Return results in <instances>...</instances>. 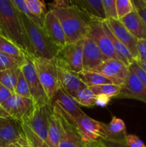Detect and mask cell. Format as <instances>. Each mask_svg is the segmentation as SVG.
<instances>
[{
	"label": "cell",
	"instance_id": "6da1fadb",
	"mask_svg": "<svg viewBox=\"0 0 146 147\" xmlns=\"http://www.w3.org/2000/svg\"><path fill=\"white\" fill-rule=\"evenodd\" d=\"M0 35L15 44L30 58L36 57L20 12L11 0H0Z\"/></svg>",
	"mask_w": 146,
	"mask_h": 147
},
{
	"label": "cell",
	"instance_id": "7a4b0ae2",
	"mask_svg": "<svg viewBox=\"0 0 146 147\" xmlns=\"http://www.w3.org/2000/svg\"><path fill=\"white\" fill-rule=\"evenodd\" d=\"M62 24L67 43H74L87 36L90 20L76 6L70 4L52 8Z\"/></svg>",
	"mask_w": 146,
	"mask_h": 147
},
{
	"label": "cell",
	"instance_id": "3957f363",
	"mask_svg": "<svg viewBox=\"0 0 146 147\" xmlns=\"http://www.w3.org/2000/svg\"><path fill=\"white\" fill-rule=\"evenodd\" d=\"M20 14L36 57L49 60L56 58L58 56L60 49L50 38L44 27L34 23L21 12Z\"/></svg>",
	"mask_w": 146,
	"mask_h": 147
},
{
	"label": "cell",
	"instance_id": "277c9868",
	"mask_svg": "<svg viewBox=\"0 0 146 147\" xmlns=\"http://www.w3.org/2000/svg\"><path fill=\"white\" fill-rule=\"evenodd\" d=\"M50 109V104L37 107L29 119L21 122L24 135L31 147H49L47 132Z\"/></svg>",
	"mask_w": 146,
	"mask_h": 147
},
{
	"label": "cell",
	"instance_id": "5b68a950",
	"mask_svg": "<svg viewBox=\"0 0 146 147\" xmlns=\"http://www.w3.org/2000/svg\"><path fill=\"white\" fill-rule=\"evenodd\" d=\"M52 111L58 121L60 132L59 147H85L72 118L56 102H50Z\"/></svg>",
	"mask_w": 146,
	"mask_h": 147
},
{
	"label": "cell",
	"instance_id": "8992f818",
	"mask_svg": "<svg viewBox=\"0 0 146 147\" xmlns=\"http://www.w3.org/2000/svg\"><path fill=\"white\" fill-rule=\"evenodd\" d=\"M31 60L35 67L39 80L50 102L61 88L56 58L49 60L34 57Z\"/></svg>",
	"mask_w": 146,
	"mask_h": 147
},
{
	"label": "cell",
	"instance_id": "52a82bcc",
	"mask_svg": "<svg viewBox=\"0 0 146 147\" xmlns=\"http://www.w3.org/2000/svg\"><path fill=\"white\" fill-rule=\"evenodd\" d=\"M0 147H31L21 121L12 118L0 119Z\"/></svg>",
	"mask_w": 146,
	"mask_h": 147
},
{
	"label": "cell",
	"instance_id": "ba28073f",
	"mask_svg": "<svg viewBox=\"0 0 146 147\" xmlns=\"http://www.w3.org/2000/svg\"><path fill=\"white\" fill-rule=\"evenodd\" d=\"M84 38L74 43H67L60 50L58 56L56 57L57 64L77 74L83 71Z\"/></svg>",
	"mask_w": 146,
	"mask_h": 147
},
{
	"label": "cell",
	"instance_id": "9c48e42d",
	"mask_svg": "<svg viewBox=\"0 0 146 147\" xmlns=\"http://www.w3.org/2000/svg\"><path fill=\"white\" fill-rule=\"evenodd\" d=\"M20 69L25 78L31 93V98L34 100L36 106L40 107L50 104V100L39 80L35 67L29 57H26Z\"/></svg>",
	"mask_w": 146,
	"mask_h": 147
},
{
	"label": "cell",
	"instance_id": "30bf717a",
	"mask_svg": "<svg viewBox=\"0 0 146 147\" xmlns=\"http://www.w3.org/2000/svg\"><path fill=\"white\" fill-rule=\"evenodd\" d=\"M1 106L10 118L21 122L29 119L37 108L31 98L21 97L14 93Z\"/></svg>",
	"mask_w": 146,
	"mask_h": 147
},
{
	"label": "cell",
	"instance_id": "8fae6325",
	"mask_svg": "<svg viewBox=\"0 0 146 147\" xmlns=\"http://www.w3.org/2000/svg\"><path fill=\"white\" fill-rule=\"evenodd\" d=\"M90 71L102 75L112 83L121 87L127 80L130 69L121 60L109 59Z\"/></svg>",
	"mask_w": 146,
	"mask_h": 147
},
{
	"label": "cell",
	"instance_id": "7c38bea8",
	"mask_svg": "<svg viewBox=\"0 0 146 147\" xmlns=\"http://www.w3.org/2000/svg\"><path fill=\"white\" fill-rule=\"evenodd\" d=\"M102 22L99 20H90L87 36L97 45L102 53L104 60L109 59L119 60L111 40L103 29Z\"/></svg>",
	"mask_w": 146,
	"mask_h": 147
},
{
	"label": "cell",
	"instance_id": "4fadbf2b",
	"mask_svg": "<svg viewBox=\"0 0 146 147\" xmlns=\"http://www.w3.org/2000/svg\"><path fill=\"white\" fill-rule=\"evenodd\" d=\"M73 120L80 136L85 143L97 142L107 138L104 123L97 121L86 114L73 119Z\"/></svg>",
	"mask_w": 146,
	"mask_h": 147
},
{
	"label": "cell",
	"instance_id": "5bb4252c",
	"mask_svg": "<svg viewBox=\"0 0 146 147\" xmlns=\"http://www.w3.org/2000/svg\"><path fill=\"white\" fill-rule=\"evenodd\" d=\"M129 69L130 71L127 80L120 87V93L115 98L135 99L146 103V88L133 70L130 67Z\"/></svg>",
	"mask_w": 146,
	"mask_h": 147
},
{
	"label": "cell",
	"instance_id": "9a60e30c",
	"mask_svg": "<svg viewBox=\"0 0 146 147\" xmlns=\"http://www.w3.org/2000/svg\"><path fill=\"white\" fill-rule=\"evenodd\" d=\"M105 21L116 38L120 40L128 49L134 60H138V54H137V50L138 40L128 31V30L125 27L124 24L121 22L120 20L110 19V20H106Z\"/></svg>",
	"mask_w": 146,
	"mask_h": 147
},
{
	"label": "cell",
	"instance_id": "2e32d148",
	"mask_svg": "<svg viewBox=\"0 0 146 147\" xmlns=\"http://www.w3.org/2000/svg\"><path fill=\"white\" fill-rule=\"evenodd\" d=\"M44 27L50 38L60 50L67 44L61 23L52 9L47 11L44 16Z\"/></svg>",
	"mask_w": 146,
	"mask_h": 147
},
{
	"label": "cell",
	"instance_id": "e0dca14e",
	"mask_svg": "<svg viewBox=\"0 0 146 147\" xmlns=\"http://www.w3.org/2000/svg\"><path fill=\"white\" fill-rule=\"evenodd\" d=\"M59 72V79L60 88L63 89L66 93L72 97L79 90L85 88L87 86L79 78L77 73H74L57 64Z\"/></svg>",
	"mask_w": 146,
	"mask_h": 147
},
{
	"label": "cell",
	"instance_id": "ac0fdd59",
	"mask_svg": "<svg viewBox=\"0 0 146 147\" xmlns=\"http://www.w3.org/2000/svg\"><path fill=\"white\" fill-rule=\"evenodd\" d=\"M104 61L102 53L97 45L87 36L84 38L83 48V70H93Z\"/></svg>",
	"mask_w": 146,
	"mask_h": 147
},
{
	"label": "cell",
	"instance_id": "d6986e66",
	"mask_svg": "<svg viewBox=\"0 0 146 147\" xmlns=\"http://www.w3.org/2000/svg\"><path fill=\"white\" fill-rule=\"evenodd\" d=\"M71 4L80 9L90 20H107L102 0H71Z\"/></svg>",
	"mask_w": 146,
	"mask_h": 147
},
{
	"label": "cell",
	"instance_id": "ffe728a7",
	"mask_svg": "<svg viewBox=\"0 0 146 147\" xmlns=\"http://www.w3.org/2000/svg\"><path fill=\"white\" fill-rule=\"evenodd\" d=\"M50 102H56L58 103L64 109V111L67 112L73 119L85 115L84 112H83L79 107L74 99L62 88L57 92Z\"/></svg>",
	"mask_w": 146,
	"mask_h": 147
},
{
	"label": "cell",
	"instance_id": "44dd1931",
	"mask_svg": "<svg viewBox=\"0 0 146 147\" xmlns=\"http://www.w3.org/2000/svg\"><path fill=\"white\" fill-rule=\"evenodd\" d=\"M120 20L137 40H146V27L141 17L135 8L133 11Z\"/></svg>",
	"mask_w": 146,
	"mask_h": 147
},
{
	"label": "cell",
	"instance_id": "7402d4cb",
	"mask_svg": "<svg viewBox=\"0 0 146 147\" xmlns=\"http://www.w3.org/2000/svg\"><path fill=\"white\" fill-rule=\"evenodd\" d=\"M102 27L104 32H105V33L108 36L110 40H111L112 43H113V47H114L115 51L119 60H121L126 65L129 67L135 61V60L133 56H132V55L130 54L128 49L120 40H118L116 38V37L114 35L113 32L110 30V27L107 25L105 20L102 22Z\"/></svg>",
	"mask_w": 146,
	"mask_h": 147
},
{
	"label": "cell",
	"instance_id": "603a6c76",
	"mask_svg": "<svg viewBox=\"0 0 146 147\" xmlns=\"http://www.w3.org/2000/svg\"><path fill=\"white\" fill-rule=\"evenodd\" d=\"M107 139L113 140H122L125 139L126 127L125 122L121 119L113 116L111 121L106 124L104 123Z\"/></svg>",
	"mask_w": 146,
	"mask_h": 147
},
{
	"label": "cell",
	"instance_id": "cb8c5ba5",
	"mask_svg": "<svg viewBox=\"0 0 146 147\" xmlns=\"http://www.w3.org/2000/svg\"><path fill=\"white\" fill-rule=\"evenodd\" d=\"M60 140V132L58 121L50 106L48 113V132L47 145L49 147H59Z\"/></svg>",
	"mask_w": 146,
	"mask_h": 147
},
{
	"label": "cell",
	"instance_id": "d4e9b609",
	"mask_svg": "<svg viewBox=\"0 0 146 147\" xmlns=\"http://www.w3.org/2000/svg\"><path fill=\"white\" fill-rule=\"evenodd\" d=\"M0 52L21 63L24 61L26 57L27 56L23 52V50L17 47L15 44L1 35H0Z\"/></svg>",
	"mask_w": 146,
	"mask_h": 147
},
{
	"label": "cell",
	"instance_id": "484cf974",
	"mask_svg": "<svg viewBox=\"0 0 146 147\" xmlns=\"http://www.w3.org/2000/svg\"><path fill=\"white\" fill-rule=\"evenodd\" d=\"M77 75L79 78L85 83L87 87L112 83V82L108 79L95 72L83 70Z\"/></svg>",
	"mask_w": 146,
	"mask_h": 147
},
{
	"label": "cell",
	"instance_id": "4316f807",
	"mask_svg": "<svg viewBox=\"0 0 146 147\" xmlns=\"http://www.w3.org/2000/svg\"><path fill=\"white\" fill-rule=\"evenodd\" d=\"M20 73H21L20 67H15V68L8 69L1 71L0 83L14 93Z\"/></svg>",
	"mask_w": 146,
	"mask_h": 147
},
{
	"label": "cell",
	"instance_id": "83f0119b",
	"mask_svg": "<svg viewBox=\"0 0 146 147\" xmlns=\"http://www.w3.org/2000/svg\"><path fill=\"white\" fill-rule=\"evenodd\" d=\"M77 104H80L85 107H92L95 106L96 96H94L89 87L82 90H79L72 96Z\"/></svg>",
	"mask_w": 146,
	"mask_h": 147
},
{
	"label": "cell",
	"instance_id": "f1b7e54d",
	"mask_svg": "<svg viewBox=\"0 0 146 147\" xmlns=\"http://www.w3.org/2000/svg\"><path fill=\"white\" fill-rule=\"evenodd\" d=\"M89 88L96 96H100V95H105L110 98H115L120 91V86H116L113 83L92 86Z\"/></svg>",
	"mask_w": 146,
	"mask_h": 147
},
{
	"label": "cell",
	"instance_id": "f546056e",
	"mask_svg": "<svg viewBox=\"0 0 146 147\" xmlns=\"http://www.w3.org/2000/svg\"><path fill=\"white\" fill-rule=\"evenodd\" d=\"M25 2L31 14L44 22V16L47 12L44 1L40 0H25Z\"/></svg>",
	"mask_w": 146,
	"mask_h": 147
},
{
	"label": "cell",
	"instance_id": "4dcf8cb0",
	"mask_svg": "<svg viewBox=\"0 0 146 147\" xmlns=\"http://www.w3.org/2000/svg\"><path fill=\"white\" fill-rule=\"evenodd\" d=\"M11 2L13 3L14 6H15L16 8L19 10V11L23 14L24 15H25L26 17H28L29 19L31 20V21L34 22V23H36L38 25H40L41 27H44V22H42L41 20H39L38 18L35 17L34 15H33L31 13V11H29V9L27 7V4L25 2V0H11Z\"/></svg>",
	"mask_w": 146,
	"mask_h": 147
},
{
	"label": "cell",
	"instance_id": "1f68e13d",
	"mask_svg": "<svg viewBox=\"0 0 146 147\" xmlns=\"http://www.w3.org/2000/svg\"><path fill=\"white\" fill-rule=\"evenodd\" d=\"M14 93L17 95V96H21V97L31 98V93H30L28 85H27L25 78H24V75L21 73V71L20 73L19 76Z\"/></svg>",
	"mask_w": 146,
	"mask_h": 147
},
{
	"label": "cell",
	"instance_id": "d6a6232c",
	"mask_svg": "<svg viewBox=\"0 0 146 147\" xmlns=\"http://www.w3.org/2000/svg\"><path fill=\"white\" fill-rule=\"evenodd\" d=\"M116 9L118 20L123 18L134 10L132 0H116Z\"/></svg>",
	"mask_w": 146,
	"mask_h": 147
},
{
	"label": "cell",
	"instance_id": "836d02e7",
	"mask_svg": "<svg viewBox=\"0 0 146 147\" xmlns=\"http://www.w3.org/2000/svg\"><path fill=\"white\" fill-rule=\"evenodd\" d=\"M23 63L0 52V72L8 69L20 67Z\"/></svg>",
	"mask_w": 146,
	"mask_h": 147
},
{
	"label": "cell",
	"instance_id": "e575fe53",
	"mask_svg": "<svg viewBox=\"0 0 146 147\" xmlns=\"http://www.w3.org/2000/svg\"><path fill=\"white\" fill-rule=\"evenodd\" d=\"M107 20H118L116 9V0H102Z\"/></svg>",
	"mask_w": 146,
	"mask_h": 147
},
{
	"label": "cell",
	"instance_id": "d590c367",
	"mask_svg": "<svg viewBox=\"0 0 146 147\" xmlns=\"http://www.w3.org/2000/svg\"><path fill=\"white\" fill-rule=\"evenodd\" d=\"M134 8L141 17L146 27V1L145 0H132Z\"/></svg>",
	"mask_w": 146,
	"mask_h": 147
},
{
	"label": "cell",
	"instance_id": "8d00e7d4",
	"mask_svg": "<svg viewBox=\"0 0 146 147\" xmlns=\"http://www.w3.org/2000/svg\"><path fill=\"white\" fill-rule=\"evenodd\" d=\"M129 67L133 70V73L137 76V77L140 79L141 83L146 88V73L144 71V70L136 63L135 60L129 66Z\"/></svg>",
	"mask_w": 146,
	"mask_h": 147
},
{
	"label": "cell",
	"instance_id": "74e56055",
	"mask_svg": "<svg viewBox=\"0 0 146 147\" xmlns=\"http://www.w3.org/2000/svg\"><path fill=\"white\" fill-rule=\"evenodd\" d=\"M125 142L127 146L130 147H146L144 142L136 135L127 134L125 135Z\"/></svg>",
	"mask_w": 146,
	"mask_h": 147
},
{
	"label": "cell",
	"instance_id": "f35d334b",
	"mask_svg": "<svg viewBox=\"0 0 146 147\" xmlns=\"http://www.w3.org/2000/svg\"><path fill=\"white\" fill-rule=\"evenodd\" d=\"M100 141L107 147H130L126 144L125 139L122 140H113V139H100Z\"/></svg>",
	"mask_w": 146,
	"mask_h": 147
},
{
	"label": "cell",
	"instance_id": "ab89813d",
	"mask_svg": "<svg viewBox=\"0 0 146 147\" xmlns=\"http://www.w3.org/2000/svg\"><path fill=\"white\" fill-rule=\"evenodd\" d=\"M137 50V54H138V60L146 61V40H138Z\"/></svg>",
	"mask_w": 146,
	"mask_h": 147
},
{
	"label": "cell",
	"instance_id": "60d3db41",
	"mask_svg": "<svg viewBox=\"0 0 146 147\" xmlns=\"http://www.w3.org/2000/svg\"><path fill=\"white\" fill-rule=\"evenodd\" d=\"M14 93L0 83V105H2Z\"/></svg>",
	"mask_w": 146,
	"mask_h": 147
},
{
	"label": "cell",
	"instance_id": "b9f144b4",
	"mask_svg": "<svg viewBox=\"0 0 146 147\" xmlns=\"http://www.w3.org/2000/svg\"><path fill=\"white\" fill-rule=\"evenodd\" d=\"M111 98L108 97L105 95H100V96H96V101L95 105L98 106H101V107H104V106H107L110 103Z\"/></svg>",
	"mask_w": 146,
	"mask_h": 147
},
{
	"label": "cell",
	"instance_id": "7bdbcfd3",
	"mask_svg": "<svg viewBox=\"0 0 146 147\" xmlns=\"http://www.w3.org/2000/svg\"><path fill=\"white\" fill-rule=\"evenodd\" d=\"M85 147H107L104 146L102 143L100 142V141H97V142H87L85 144Z\"/></svg>",
	"mask_w": 146,
	"mask_h": 147
},
{
	"label": "cell",
	"instance_id": "ee69618b",
	"mask_svg": "<svg viewBox=\"0 0 146 147\" xmlns=\"http://www.w3.org/2000/svg\"><path fill=\"white\" fill-rule=\"evenodd\" d=\"M0 118H2V119L10 118L9 116L8 115V113L5 111V110L3 109V107L1 106V105H0Z\"/></svg>",
	"mask_w": 146,
	"mask_h": 147
},
{
	"label": "cell",
	"instance_id": "f6af8a7d",
	"mask_svg": "<svg viewBox=\"0 0 146 147\" xmlns=\"http://www.w3.org/2000/svg\"><path fill=\"white\" fill-rule=\"evenodd\" d=\"M145 1H146V0H145Z\"/></svg>",
	"mask_w": 146,
	"mask_h": 147
},
{
	"label": "cell",
	"instance_id": "bcb514c9",
	"mask_svg": "<svg viewBox=\"0 0 146 147\" xmlns=\"http://www.w3.org/2000/svg\"><path fill=\"white\" fill-rule=\"evenodd\" d=\"M0 119H1V118H0Z\"/></svg>",
	"mask_w": 146,
	"mask_h": 147
}]
</instances>
